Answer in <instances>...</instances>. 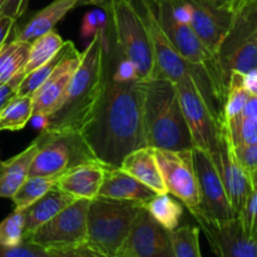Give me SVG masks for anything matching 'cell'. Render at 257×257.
I'll return each instance as SVG.
<instances>
[{
	"mask_svg": "<svg viewBox=\"0 0 257 257\" xmlns=\"http://www.w3.org/2000/svg\"><path fill=\"white\" fill-rule=\"evenodd\" d=\"M143 104L145 82L119 77L105 65L102 94L80 131L100 163L120 167L128 153L147 146Z\"/></svg>",
	"mask_w": 257,
	"mask_h": 257,
	"instance_id": "6da1fadb",
	"label": "cell"
},
{
	"mask_svg": "<svg viewBox=\"0 0 257 257\" xmlns=\"http://www.w3.org/2000/svg\"><path fill=\"white\" fill-rule=\"evenodd\" d=\"M105 12V10H104ZM107 13L92 40L82 53L65 94L57 109L44 119L43 130L82 131L92 115L105 80L107 65Z\"/></svg>",
	"mask_w": 257,
	"mask_h": 257,
	"instance_id": "7a4b0ae2",
	"label": "cell"
},
{
	"mask_svg": "<svg viewBox=\"0 0 257 257\" xmlns=\"http://www.w3.org/2000/svg\"><path fill=\"white\" fill-rule=\"evenodd\" d=\"M145 131L147 146L156 150H193L175 83L163 78L145 82Z\"/></svg>",
	"mask_w": 257,
	"mask_h": 257,
	"instance_id": "3957f363",
	"label": "cell"
},
{
	"mask_svg": "<svg viewBox=\"0 0 257 257\" xmlns=\"http://www.w3.org/2000/svg\"><path fill=\"white\" fill-rule=\"evenodd\" d=\"M118 52L131 63L141 82L153 79L156 62L147 27L131 0H108L103 8Z\"/></svg>",
	"mask_w": 257,
	"mask_h": 257,
	"instance_id": "277c9868",
	"label": "cell"
},
{
	"mask_svg": "<svg viewBox=\"0 0 257 257\" xmlns=\"http://www.w3.org/2000/svg\"><path fill=\"white\" fill-rule=\"evenodd\" d=\"M143 203L97 196L89 201L87 245L109 257L117 256Z\"/></svg>",
	"mask_w": 257,
	"mask_h": 257,
	"instance_id": "5b68a950",
	"label": "cell"
},
{
	"mask_svg": "<svg viewBox=\"0 0 257 257\" xmlns=\"http://www.w3.org/2000/svg\"><path fill=\"white\" fill-rule=\"evenodd\" d=\"M131 2L142 17L143 22L147 27L148 34H150L156 62L155 78H163V79L177 83L183 78L192 75L203 97L210 98L212 95L221 97L208 73L203 68L188 64L176 52V49L172 47L168 38L166 37L165 32L161 28L152 0H131Z\"/></svg>",
	"mask_w": 257,
	"mask_h": 257,
	"instance_id": "8992f818",
	"label": "cell"
},
{
	"mask_svg": "<svg viewBox=\"0 0 257 257\" xmlns=\"http://www.w3.org/2000/svg\"><path fill=\"white\" fill-rule=\"evenodd\" d=\"M221 75L227 85L231 73L257 72V2L243 0L233 13L230 29L216 53Z\"/></svg>",
	"mask_w": 257,
	"mask_h": 257,
	"instance_id": "52a82bcc",
	"label": "cell"
},
{
	"mask_svg": "<svg viewBox=\"0 0 257 257\" xmlns=\"http://www.w3.org/2000/svg\"><path fill=\"white\" fill-rule=\"evenodd\" d=\"M35 141L38 151L28 177L59 178L78 166L99 162L79 131L43 130Z\"/></svg>",
	"mask_w": 257,
	"mask_h": 257,
	"instance_id": "ba28073f",
	"label": "cell"
},
{
	"mask_svg": "<svg viewBox=\"0 0 257 257\" xmlns=\"http://www.w3.org/2000/svg\"><path fill=\"white\" fill-rule=\"evenodd\" d=\"M156 15L172 47L188 64L201 67L208 73L218 93L226 100L227 85L221 75L217 59L201 42L192 28L175 15L170 0H152Z\"/></svg>",
	"mask_w": 257,
	"mask_h": 257,
	"instance_id": "9c48e42d",
	"label": "cell"
},
{
	"mask_svg": "<svg viewBox=\"0 0 257 257\" xmlns=\"http://www.w3.org/2000/svg\"><path fill=\"white\" fill-rule=\"evenodd\" d=\"M175 85L195 148L208 155L216 152L222 142V120L208 107L192 75L183 78Z\"/></svg>",
	"mask_w": 257,
	"mask_h": 257,
	"instance_id": "30bf717a",
	"label": "cell"
},
{
	"mask_svg": "<svg viewBox=\"0 0 257 257\" xmlns=\"http://www.w3.org/2000/svg\"><path fill=\"white\" fill-rule=\"evenodd\" d=\"M89 200H75L57 216L24 236V241L44 250L87 243V213Z\"/></svg>",
	"mask_w": 257,
	"mask_h": 257,
	"instance_id": "8fae6325",
	"label": "cell"
},
{
	"mask_svg": "<svg viewBox=\"0 0 257 257\" xmlns=\"http://www.w3.org/2000/svg\"><path fill=\"white\" fill-rule=\"evenodd\" d=\"M193 163L200 192V207L193 215L195 220L221 225L237 218L211 156L205 151L193 148Z\"/></svg>",
	"mask_w": 257,
	"mask_h": 257,
	"instance_id": "7c38bea8",
	"label": "cell"
},
{
	"mask_svg": "<svg viewBox=\"0 0 257 257\" xmlns=\"http://www.w3.org/2000/svg\"><path fill=\"white\" fill-rule=\"evenodd\" d=\"M170 3L176 17L187 23L216 57L218 47L231 27L233 13L216 8L207 0H170Z\"/></svg>",
	"mask_w": 257,
	"mask_h": 257,
	"instance_id": "4fadbf2b",
	"label": "cell"
},
{
	"mask_svg": "<svg viewBox=\"0 0 257 257\" xmlns=\"http://www.w3.org/2000/svg\"><path fill=\"white\" fill-rule=\"evenodd\" d=\"M158 167L162 173L167 192L182 202L191 215L200 207V192L193 163V150H156Z\"/></svg>",
	"mask_w": 257,
	"mask_h": 257,
	"instance_id": "5bb4252c",
	"label": "cell"
},
{
	"mask_svg": "<svg viewBox=\"0 0 257 257\" xmlns=\"http://www.w3.org/2000/svg\"><path fill=\"white\" fill-rule=\"evenodd\" d=\"M63 57L52 74L32 95L33 118L44 120L58 108L65 94L68 85L79 67L82 53L75 48L73 42H65L63 45Z\"/></svg>",
	"mask_w": 257,
	"mask_h": 257,
	"instance_id": "9a60e30c",
	"label": "cell"
},
{
	"mask_svg": "<svg viewBox=\"0 0 257 257\" xmlns=\"http://www.w3.org/2000/svg\"><path fill=\"white\" fill-rule=\"evenodd\" d=\"M115 257H173L170 231L143 206Z\"/></svg>",
	"mask_w": 257,
	"mask_h": 257,
	"instance_id": "2e32d148",
	"label": "cell"
},
{
	"mask_svg": "<svg viewBox=\"0 0 257 257\" xmlns=\"http://www.w3.org/2000/svg\"><path fill=\"white\" fill-rule=\"evenodd\" d=\"M210 156L222 181L231 207L238 217L250 197L252 185H251L250 175L241 167L236 160L232 143L226 132L225 125H223L222 142L220 148Z\"/></svg>",
	"mask_w": 257,
	"mask_h": 257,
	"instance_id": "e0dca14e",
	"label": "cell"
},
{
	"mask_svg": "<svg viewBox=\"0 0 257 257\" xmlns=\"http://www.w3.org/2000/svg\"><path fill=\"white\" fill-rule=\"evenodd\" d=\"M196 221L216 257H257V238L246 235L238 217L221 225Z\"/></svg>",
	"mask_w": 257,
	"mask_h": 257,
	"instance_id": "ac0fdd59",
	"label": "cell"
},
{
	"mask_svg": "<svg viewBox=\"0 0 257 257\" xmlns=\"http://www.w3.org/2000/svg\"><path fill=\"white\" fill-rule=\"evenodd\" d=\"M107 166L99 162L85 163L72 168L57 181V187L75 200H93L99 193Z\"/></svg>",
	"mask_w": 257,
	"mask_h": 257,
	"instance_id": "d6986e66",
	"label": "cell"
},
{
	"mask_svg": "<svg viewBox=\"0 0 257 257\" xmlns=\"http://www.w3.org/2000/svg\"><path fill=\"white\" fill-rule=\"evenodd\" d=\"M157 193L136 180L120 167H105L104 178L98 196L112 200L137 201L145 205Z\"/></svg>",
	"mask_w": 257,
	"mask_h": 257,
	"instance_id": "ffe728a7",
	"label": "cell"
},
{
	"mask_svg": "<svg viewBox=\"0 0 257 257\" xmlns=\"http://www.w3.org/2000/svg\"><path fill=\"white\" fill-rule=\"evenodd\" d=\"M120 168L156 193H167L162 173L158 167L155 148L146 146L132 151L123 158Z\"/></svg>",
	"mask_w": 257,
	"mask_h": 257,
	"instance_id": "44dd1931",
	"label": "cell"
},
{
	"mask_svg": "<svg viewBox=\"0 0 257 257\" xmlns=\"http://www.w3.org/2000/svg\"><path fill=\"white\" fill-rule=\"evenodd\" d=\"M85 0H53L37 13L27 24L17 32L15 39L32 43L40 35L54 30V27L77 5H84Z\"/></svg>",
	"mask_w": 257,
	"mask_h": 257,
	"instance_id": "7402d4cb",
	"label": "cell"
},
{
	"mask_svg": "<svg viewBox=\"0 0 257 257\" xmlns=\"http://www.w3.org/2000/svg\"><path fill=\"white\" fill-rule=\"evenodd\" d=\"M74 201L75 198L73 196L62 191L57 186L50 188L44 196L25 210L24 236L29 235L38 227L44 225L47 221L57 216L60 211L72 205Z\"/></svg>",
	"mask_w": 257,
	"mask_h": 257,
	"instance_id": "603a6c76",
	"label": "cell"
},
{
	"mask_svg": "<svg viewBox=\"0 0 257 257\" xmlns=\"http://www.w3.org/2000/svg\"><path fill=\"white\" fill-rule=\"evenodd\" d=\"M37 151L38 142L34 140L23 152L0 162V198H12L27 180Z\"/></svg>",
	"mask_w": 257,
	"mask_h": 257,
	"instance_id": "cb8c5ba5",
	"label": "cell"
},
{
	"mask_svg": "<svg viewBox=\"0 0 257 257\" xmlns=\"http://www.w3.org/2000/svg\"><path fill=\"white\" fill-rule=\"evenodd\" d=\"M143 206L166 230L173 231L180 226L183 216V205L171 193H157Z\"/></svg>",
	"mask_w": 257,
	"mask_h": 257,
	"instance_id": "d4e9b609",
	"label": "cell"
},
{
	"mask_svg": "<svg viewBox=\"0 0 257 257\" xmlns=\"http://www.w3.org/2000/svg\"><path fill=\"white\" fill-rule=\"evenodd\" d=\"M30 52V43L19 39L7 42L0 49V83L8 82L24 72Z\"/></svg>",
	"mask_w": 257,
	"mask_h": 257,
	"instance_id": "484cf974",
	"label": "cell"
},
{
	"mask_svg": "<svg viewBox=\"0 0 257 257\" xmlns=\"http://www.w3.org/2000/svg\"><path fill=\"white\" fill-rule=\"evenodd\" d=\"M64 43L65 42L60 37L59 33L55 30L45 33L33 40L30 43V52L28 62L24 67V74L33 72L34 69L45 64L48 60L52 59L62 49Z\"/></svg>",
	"mask_w": 257,
	"mask_h": 257,
	"instance_id": "4316f807",
	"label": "cell"
},
{
	"mask_svg": "<svg viewBox=\"0 0 257 257\" xmlns=\"http://www.w3.org/2000/svg\"><path fill=\"white\" fill-rule=\"evenodd\" d=\"M33 118V98L15 97L0 112V132L20 131Z\"/></svg>",
	"mask_w": 257,
	"mask_h": 257,
	"instance_id": "83f0119b",
	"label": "cell"
},
{
	"mask_svg": "<svg viewBox=\"0 0 257 257\" xmlns=\"http://www.w3.org/2000/svg\"><path fill=\"white\" fill-rule=\"evenodd\" d=\"M57 181V177H44V176L28 177L12 197L15 208L27 210L35 201L44 196L50 188L54 187Z\"/></svg>",
	"mask_w": 257,
	"mask_h": 257,
	"instance_id": "f1b7e54d",
	"label": "cell"
},
{
	"mask_svg": "<svg viewBox=\"0 0 257 257\" xmlns=\"http://www.w3.org/2000/svg\"><path fill=\"white\" fill-rule=\"evenodd\" d=\"M173 257H202L200 250V227L192 225L178 226L170 231Z\"/></svg>",
	"mask_w": 257,
	"mask_h": 257,
	"instance_id": "f546056e",
	"label": "cell"
},
{
	"mask_svg": "<svg viewBox=\"0 0 257 257\" xmlns=\"http://www.w3.org/2000/svg\"><path fill=\"white\" fill-rule=\"evenodd\" d=\"M231 143L236 145H257L256 118L237 115L232 119L222 120Z\"/></svg>",
	"mask_w": 257,
	"mask_h": 257,
	"instance_id": "4dcf8cb0",
	"label": "cell"
},
{
	"mask_svg": "<svg viewBox=\"0 0 257 257\" xmlns=\"http://www.w3.org/2000/svg\"><path fill=\"white\" fill-rule=\"evenodd\" d=\"M25 210L14 208L8 217L0 222V245L17 247L24 242Z\"/></svg>",
	"mask_w": 257,
	"mask_h": 257,
	"instance_id": "1f68e13d",
	"label": "cell"
},
{
	"mask_svg": "<svg viewBox=\"0 0 257 257\" xmlns=\"http://www.w3.org/2000/svg\"><path fill=\"white\" fill-rule=\"evenodd\" d=\"M63 48L58 52L57 55L52 58L50 60H48L45 64H43L42 67L37 68L33 72L28 73L24 75L23 80L20 82L19 87L17 90V97H32L35 92H37L38 88L43 84V83L47 80V78L52 74V72L54 70V68L57 67L58 63L60 62L63 57Z\"/></svg>",
	"mask_w": 257,
	"mask_h": 257,
	"instance_id": "d6a6232c",
	"label": "cell"
},
{
	"mask_svg": "<svg viewBox=\"0 0 257 257\" xmlns=\"http://www.w3.org/2000/svg\"><path fill=\"white\" fill-rule=\"evenodd\" d=\"M250 178L252 190L238 218L246 235L248 237L257 238V171L251 173Z\"/></svg>",
	"mask_w": 257,
	"mask_h": 257,
	"instance_id": "836d02e7",
	"label": "cell"
},
{
	"mask_svg": "<svg viewBox=\"0 0 257 257\" xmlns=\"http://www.w3.org/2000/svg\"><path fill=\"white\" fill-rule=\"evenodd\" d=\"M232 147L236 160L248 175L257 171V145H232Z\"/></svg>",
	"mask_w": 257,
	"mask_h": 257,
	"instance_id": "e575fe53",
	"label": "cell"
},
{
	"mask_svg": "<svg viewBox=\"0 0 257 257\" xmlns=\"http://www.w3.org/2000/svg\"><path fill=\"white\" fill-rule=\"evenodd\" d=\"M0 257H52L47 250L33 243L24 242L17 247H7L0 245Z\"/></svg>",
	"mask_w": 257,
	"mask_h": 257,
	"instance_id": "d590c367",
	"label": "cell"
},
{
	"mask_svg": "<svg viewBox=\"0 0 257 257\" xmlns=\"http://www.w3.org/2000/svg\"><path fill=\"white\" fill-rule=\"evenodd\" d=\"M47 252L52 257H109L94 250L87 243L70 246V247L49 248V250H47Z\"/></svg>",
	"mask_w": 257,
	"mask_h": 257,
	"instance_id": "8d00e7d4",
	"label": "cell"
},
{
	"mask_svg": "<svg viewBox=\"0 0 257 257\" xmlns=\"http://www.w3.org/2000/svg\"><path fill=\"white\" fill-rule=\"evenodd\" d=\"M24 75V72H22L15 75V77H13L12 79L8 80V82L0 83V112L3 110V108H5L8 103L12 102L17 97L18 87H19Z\"/></svg>",
	"mask_w": 257,
	"mask_h": 257,
	"instance_id": "74e56055",
	"label": "cell"
},
{
	"mask_svg": "<svg viewBox=\"0 0 257 257\" xmlns=\"http://www.w3.org/2000/svg\"><path fill=\"white\" fill-rule=\"evenodd\" d=\"M29 0H2V15L18 20L27 10Z\"/></svg>",
	"mask_w": 257,
	"mask_h": 257,
	"instance_id": "f35d334b",
	"label": "cell"
},
{
	"mask_svg": "<svg viewBox=\"0 0 257 257\" xmlns=\"http://www.w3.org/2000/svg\"><path fill=\"white\" fill-rule=\"evenodd\" d=\"M15 23H17V20L12 19L9 17H4V15L0 17V49L8 42L10 33L14 30Z\"/></svg>",
	"mask_w": 257,
	"mask_h": 257,
	"instance_id": "ab89813d",
	"label": "cell"
},
{
	"mask_svg": "<svg viewBox=\"0 0 257 257\" xmlns=\"http://www.w3.org/2000/svg\"><path fill=\"white\" fill-rule=\"evenodd\" d=\"M208 3H211L212 5H215L216 8H220V9L228 10V12L235 13L236 9L241 5V3L243 0H207Z\"/></svg>",
	"mask_w": 257,
	"mask_h": 257,
	"instance_id": "60d3db41",
	"label": "cell"
},
{
	"mask_svg": "<svg viewBox=\"0 0 257 257\" xmlns=\"http://www.w3.org/2000/svg\"><path fill=\"white\" fill-rule=\"evenodd\" d=\"M241 115H245V117L250 118H256L257 119V97L251 94L248 97L247 102H246L245 107H243L242 113Z\"/></svg>",
	"mask_w": 257,
	"mask_h": 257,
	"instance_id": "b9f144b4",
	"label": "cell"
},
{
	"mask_svg": "<svg viewBox=\"0 0 257 257\" xmlns=\"http://www.w3.org/2000/svg\"><path fill=\"white\" fill-rule=\"evenodd\" d=\"M243 80H245V87L247 88L248 92L257 97V72L243 75Z\"/></svg>",
	"mask_w": 257,
	"mask_h": 257,
	"instance_id": "7bdbcfd3",
	"label": "cell"
},
{
	"mask_svg": "<svg viewBox=\"0 0 257 257\" xmlns=\"http://www.w3.org/2000/svg\"><path fill=\"white\" fill-rule=\"evenodd\" d=\"M107 2H108V0H85L84 5H87V4L97 5V7L102 8V9H103V8L105 7V4H107Z\"/></svg>",
	"mask_w": 257,
	"mask_h": 257,
	"instance_id": "ee69618b",
	"label": "cell"
},
{
	"mask_svg": "<svg viewBox=\"0 0 257 257\" xmlns=\"http://www.w3.org/2000/svg\"><path fill=\"white\" fill-rule=\"evenodd\" d=\"M0 17H2V0H0Z\"/></svg>",
	"mask_w": 257,
	"mask_h": 257,
	"instance_id": "f6af8a7d",
	"label": "cell"
},
{
	"mask_svg": "<svg viewBox=\"0 0 257 257\" xmlns=\"http://www.w3.org/2000/svg\"><path fill=\"white\" fill-rule=\"evenodd\" d=\"M255 2H257V0H255Z\"/></svg>",
	"mask_w": 257,
	"mask_h": 257,
	"instance_id": "bcb514c9",
	"label": "cell"
}]
</instances>
